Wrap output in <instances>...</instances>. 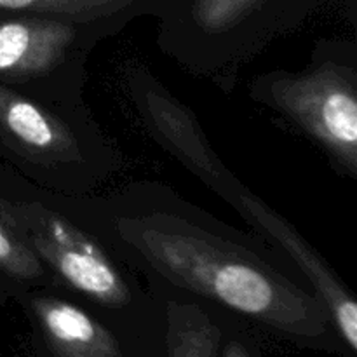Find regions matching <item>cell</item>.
I'll return each mask as SVG.
<instances>
[{
    "instance_id": "1",
    "label": "cell",
    "mask_w": 357,
    "mask_h": 357,
    "mask_svg": "<svg viewBox=\"0 0 357 357\" xmlns=\"http://www.w3.org/2000/svg\"><path fill=\"white\" fill-rule=\"evenodd\" d=\"M126 244L167 281L295 338L330 328L326 307L253 255L194 225L152 215L122 218Z\"/></svg>"
},
{
    "instance_id": "2",
    "label": "cell",
    "mask_w": 357,
    "mask_h": 357,
    "mask_svg": "<svg viewBox=\"0 0 357 357\" xmlns=\"http://www.w3.org/2000/svg\"><path fill=\"white\" fill-rule=\"evenodd\" d=\"M0 218L66 286L108 309L131 303L128 282L114 261L87 234L58 213L0 195Z\"/></svg>"
},
{
    "instance_id": "3",
    "label": "cell",
    "mask_w": 357,
    "mask_h": 357,
    "mask_svg": "<svg viewBox=\"0 0 357 357\" xmlns=\"http://www.w3.org/2000/svg\"><path fill=\"white\" fill-rule=\"evenodd\" d=\"M258 98L298 126L338 164L357 174L356 75L326 63L303 73H274L258 82Z\"/></svg>"
},
{
    "instance_id": "4",
    "label": "cell",
    "mask_w": 357,
    "mask_h": 357,
    "mask_svg": "<svg viewBox=\"0 0 357 357\" xmlns=\"http://www.w3.org/2000/svg\"><path fill=\"white\" fill-rule=\"evenodd\" d=\"M135 100L152 135L211 190L234 204L244 185L216 155L190 108L150 79L135 80Z\"/></svg>"
},
{
    "instance_id": "5",
    "label": "cell",
    "mask_w": 357,
    "mask_h": 357,
    "mask_svg": "<svg viewBox=\"0 0 357 357\" xmlns=\"http://www.w3.org/2000/svg\"><path fill=\"white\" fill-rule=\"evenodd\" d=\"M234 208L253 223L258 230L271 236L275 243L288 251L289 257L302 267L316 288L317 298L323 302L330 314L331 324H335L352 352L357 351V303L344 282L340 281L328 261L282 218L268 208L261 199L243 187L234 201Z\"/></svg>"
},
{
    "instance_id": "6",
    "label": "cell",
    "mask_w": 357,
    "mask_h": 357,
    "mask_svg": "<svg viewBox=\"0 0 357 357\" xmlns=\"http://www.w3.org/2000/svg\"><path fill=\"white\" fill-rule=\"evenodd\" d=\"M75 37L72 21L44 16L0 20V82L47 75L65 59Z\"/></svg>"
},
{
    "instance_id": "7",
    "label": "cell",
    "mask_w": 357,
    "mask_h": 357,
    "mask_svg": "<svg viewBox=\"0 0 357 357\" xmlns=\"http://www.w3.org/2000/svg\"><path fill=\"white\" fill-rule=\"evenodd\" d=\"M0 136L33 159L51 162L79 159V145L68 126L3 82H0Z\"/></svg>"
},
{
    "instance_id": "8",
    "label": "cell",
    "mask_w": 357,
    "mask_h": 357,
    "mask_svg": "<svg viewBox=\"0 0 357 357\" xmlns=\"http://www.w3.org/2000/svg\"><path fill=\"white\" fill-rule=\"evenodd\" d=\"M26 305L54 357H122L114 335L80 307L56 296H28Z\"/></svg>"
},
{
    "instance_id": "9",
    "label": "cell",
    "mask_w": 357,
    "mask_h": 357,
    "mask_svg": "<svg viewBox=\"0 0 357 357\" xmlns=\"http://www.w3.org/2000/svg\"><path fill=\"white\" fill-rule=\"evenodd\" d=\"M220 337V330L201 307L169 303L167 357H216Z\"/></svg>"
},
{
    "instance_id": "10",
    "label": "cell",
    "mask_w": 357,
    "mask_h": 357,
    "mask_svg": "<svg viewBox=\"0 0 357 357\" xmlns=\"http://www.w3.org/2000/svg\"><path fill=\"white\" fill-rule=\"evenodd\" d=\"M51 282L49 268L0 218V284L10 295L13 289L21 291L30 286H47Z\"/></svg>"
},
{
    "instance_id": "11",
    "label": "cell",
    "mask_w": 357,
    "mask_h": 357,
    "mask_svg": "<svg viewBox=\"0 0 357 357\" xmlns=\"http://www.w3.org/2000/svg\"><path fill=\"white\" fill-rule=\"evenodd\" d=\"M139 0H0V10L54 20H96L122 10Z\"/></svg>"
},
{
    "instance_id": "12",
    "label": "cell",
    "mask_w": 357,
    "mask_h": 357,
    "mask_svg": "<svg viewBox=\"0 0 357 357\" xmlns=\"http://www.w3.org/2000/svg\"><path fill=\"white\" fill-rule=\"evenodd\" d=\"M261 0H195L194 23L206 33H223L239 24Z\"/></svg>"
},
{
    "instance_id": "13",
    "label": "cell",
    "mask_w": 357,
    "mask_h": 357,
    "mask_svg": "<svg viewBox=\"0 0 357 357\" xmlns=\"http://www.w3.org/2000/svg\"><path fill=\"white\" fill-rule=\"evenodd\" d=\"M223 357H250V356H248V351L239 344V342H232V344L227 345Z\"/></svg>"
},
{
    "instance_id": "14",
    "label": "cell",
    "mask_w": 357,
    "mask_h": 357,
    "mask_svg": "<svg viewBox=\"0 0 357 357\" xmlns=\"http://www.w3.org/2000/svg\"><path fill=\"white\" fill-rule=\"evenodd\" d=\"M7 298H9V293H7L6 288H3V286L0 284V309H2V307L6 305Z\"/></svg>"
},
{
    "instance_id": "15",
    "label": "cell",
    "mask_w": 357,
    "mask_h": 357,
    "mask_svg": "<svg viewBox=\"0 0 357 357\" xmlns=\"http://www.w3.org/2000/svg\"><path fill=\"white\" fill-rule=\"evenodd\" d=\"M0 357H2V354H0Z\"/></svg>"
}]
</instances>
